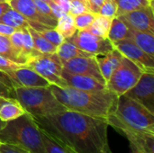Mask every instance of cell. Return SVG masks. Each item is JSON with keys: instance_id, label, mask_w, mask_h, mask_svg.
Returning <instances> with one entry per match:
<instances>
[{"instance_id": "22", "label": "cell", "mask_w": 154, "mask_h": 153, "mask_svg": "<svg viewBox=\"0 0 154 153\" xmlns=\"http://www.w3.org/2000/svg\"><path fill=\"white\" fill-rule=\"evenodd\" d=\"M28 30L31 33V36L32 38L34 48L41 53V54H52L56 53L58 46L51 43L48 41L38 31L32 27H28Z\"/></svg>"}, {"instance_id": "16", "label": "cell", "mask_w": 154, "mask_h": 153, "mask_svg": "<svg viewBox=\"0 0 154 153\" xmlns=\"http://www.w3.org/2000/svg\"><path fill=\"white\" fill-rule=\"evenodd\" d=\"M61 77L67 83L68 87L76 89L85 91H100L106 89V86L105 84H102L96 78L88 76L74 74L62 69Z\"/></svg>"}, {"instance_id": "42", "label": "cell", "mask_w": 154, "mask_h": 153, "mask_svg": "<svg viewBox=\"0 0 154 153\" xmlns=\"http://www.w3.org/2000/svg\"><path fill=\"white\" fill-rule=\"evenodd\" d=\"M41 1H43V2H46V3H48V4H49V3H51L52 0H41Z\"/></svg>"}, {"instance_id": "25", "label": "cell", "mask_w": 154, "mask_h": 153, "mask_svg": "<svg viewBox=\"0 0 154 153\" xmlns=\"http://www.w3.org/2000/svg\"><path fill=\"white\" fill-rule=\"evenodd\" d=\"M42 130V129H41ZM42 141L44 144V149L46 153H75L69 148L62 144L61 142H58L47 133L42 130Z\"/></svg>"}, {"instance_id": "41", "label": "cell", "mask_w": 154, "mask_h": 153, "mask_svg": "<svg viewBox=\"0 0 154 153\" xmlns=\"http://www.w3.org/2000/svg\"><path fill=\"white\" fill-rule=\"evenodd\" d=\"M5 124H6V122H5V121H3V120H1L0 119V132L3 130V128L5 126Z\"/></svg>"}, {"instance_id": "33", "label": "cell", "mask_w": 154, "mask_h": 153, "mask_svg": "<svg viewBox=\"0 0 154 153\" xmlns=\"http://www.w3.org/2000/svg\"><path fill=\"white\" fill-rule=\"evenodd\" d=\"M33 2H34L36 7L38 8V10L42 14H43L44 15H47L49 17L56 19L54 14H53V13H52V11H51V6H50V5L48 3L41 1V0H33Z\"/></svg>"}, {"instance_id": "32", "label": "cell", "mask_w": 154, "mask_h": 153, "mask_svg": "<svg viewBox=\"0 0 154 153\" xmlns=\"http://www.w3.org/2000/svg\"><path fill=\"white\" fill-rule=\"evenodd\" d=\"M25 65L23 64H19L16 62H14L3 56L0 55V70H12V69H16L22 67H24Z\"/></svg>"}, {"instance_id": "20", "label": "cell", "mask_w": 154, "mask_h": 153, "mask_svg": "<svg viewBox=\"0 0 154 153\" xmlns=\"http://www.w3.org/2000/svg\"><path fill=\"white\" fill-rule=\"evenodd\" d=\"M56 54L58 57L60 59V60H68L73 58H78V57H91L94 56L90 53H88L81 49L78 48L75 46L73 43L70 41H67L66 39L64 41L58 46Z\"/></svg>"}, {"instance_id": "44", "label": "cell", "mask_w": 154, "mask_h": 153, "mask_svg": "<svg viewBox=\"0 0 154 153\" xmlns=\"http://www.w3.org/2000/svg\"><path fill=\"white\" fill-rule=\"evenodd\" d=\"M131 153H141V152H139V151H132V152Z\"/></svg>"}, {"instance_id": "8", "label": "cell", "mask_w": 154, "mask_h": 153, "mask_svg": "<svg viewBox=\"0 0 154 153\" xmlns=\"http://www.w3.org/2000/svg\"><path fill=\"white\" fill-rule=\"evenodd\" d=\"M67 41L73 43L82 50L94 56H104L115 48L108 38H102L92 34L88 30L78 31Z\"/></svg>"}, {"instance_id": "19", "label": "cell", "mask_w": 154, "mask_h": 153, "mask_svg": "<svg viewBox=\"0 0 154 153\" xmlns=\"http://www.w3.org/2000/svg\"><path fill=\"white\" fill-rule=\"evenodd\" d=\"M129 39L150 56L154 57V35L130 28Z\"/></svg>"}, {"instance_id": "28", "label": "cell", "mask_w": 154, "mask_h": 153, "mask_svg": "<svg viewBox=\"0 0 154 153\" xmlns=\"http://www.w3.org/2000/svg\"><path fill=\"white\" fill-rule=\"evenodd\" d=\"M96 14L91 13L90 11H87L84 12L80 14L75 15L74 16V22H75V25L78 31H84L87 30L91 23H93L95 17H96Z\"/></svg>"}, {"instance_id": "7", "label": "cell", "mask_w": 154, "mask_h": 153, "mask_svg": "<svg viewBox=\"0 0 154 153\" xmlns=\"http://www.w3.org/2000/svg\"><path fill=\"white\" fill-rule=\"evenodd\" d=\"M26 66L45 78L51 85L67 87L68 85L61 77L62 63L56 53L41 54L32 59Z\"/></svg>"}, {"instance_id": "37", "label": "cell", "mask_w": 154, "mask_h": 153, "mask_svg": "<svg viewBox=\"0 0 154 153\" xmlns=\"http://www.w3.org/2000/svg\"><path fill=\"white\" fill-rule=\"evenodd\" d=\"M49 5H50V6H51V11H52V13H53V14H54V16H55V18L58 20L60 16H62L64 14H67V13H64L63 12V10L52 0L51 3H49Z\"/></svg>"}, {"instance_id": "4", "label": "cell", "mask_w": 154, "mask_h": 153, "mask_svg": "<svg viewBox=\"0 0 154 153\" xmlns=\"http://www.w3.org/2000/svg\"><path fill=\"white\" fill-rule=\"evenodd\" d=\"M106 121L115 129L124 127L154 133V114L125 95L118 96L116 108Z\"/></svg>"}, {"instance_id": "36", "label": "cell", "mask_w": 154, "mask_h": 153, "mask_svg": "<svg viewBox=\"0 0 154 153\" xmlns=\"http://www.w3.org/2000/svg\"><path fill=\"white\" fill-rule=\"evenodd\" d=\"M0 96L5 97H14V89L8 87L1 80H0Z\"/></svg>"}, {"instance_id": "46", "label": "cell", "mask_w": 154, "mask_h": 153, "mask_svg": "<svg viewBox=\"0 0 154 153\" xmlns=\"http://www.w3.org/2000/svg\"><path fill=\"white\" fill-rule=\"evenodd\" d=\"M3 1H5V0H0V2H3Z\"/></svg>"}, {"instance_id": "40", "label": "cell", "mask_w": 154, "mask_h": 153, "mask_svg": "<svg viewBox=\"0 0 154 153\" xmlns=\"http://www.w3.org/2000/svg\"><path fill=\"white\" fill-rule=\"evenodd\" d=\"M11 8V5L9 4V2L7 1H3V2H0V16L5 14L7 10H9Z\"/></svg>"}, {"instance_id": "5", "label": "cell", "mask_w": 154, "mask_h": 153, "mask_svg": "<svg viewBox=\"0 0 154 153\" xmlns=\"http://www.w3.org/2000/svg\"><path fill=\"white\" fill-rule=\"evenodd\" d=\"M14 97L20 103L26 113L32 116H49L67 110L51 92L46 87H15Z\"/></svg>"}, {"instance_id": "26", "label": "cell", "mask_w": 154, "mask_h": 153, "mask_svg": "<svg viewBox=\"0 0 154 153\" xmlns=\"http://www.w3.org/2000/svg\"><path fill=\"white\" fill-rule=\"evenodd\" d=\"M116 3L117 5L116 17L142 7L153 5H151L147 0H116Z\"/></svg>"}, {"instance_id": "18", "label": "cell", "mask_w": 154, "mask_h": 153, "mask_svg": "<svg viewBox=\"0 0 154 153\" xmlns=\"http://www.w3.org/2000/svg\"><path fill=\"white\" fill-rule=\"evenodd\" d=\"M26 112L20 103L14 97L0 96V119L8 122L20 117Z\"/></svg>"}, {"instance_id": "11", "label": "cell", "mask_w": 154, "mask_h": 153, "mask_svg": "<svg viewBox=\"0 0 154 153\" xmlns=\"http://www.w3.org/2000/svg\"><path fill=\"white\" fill-rule=\"evenodd\" d=\"M61 63L63 69L70 73L94 78L106 86V82L100 72L96 56L73 58L68 60H61Z\"/></svg>"}, {"instance_id": "12", "label": "cell", "mask_w": 154, "mask_h": 153, "mask_svg": "<svg viewBox=\"0 0 154 153\" xmlns=\"http://www.w3.org/2000/svg\"><path fill=\"white\" fill-rule=\"evenodd\" d=\"M129 28L154 35L153 5L142 7L118 16Z\"/></svg>"}, {"instance_id": "34", "label": "cell", "mask_w": 154, "mask_h": 153, "mask_svg": "<svg viewBox=\"0 0 154 153\" xmlns=\"http://www.w3.org/2000/svg\"><path fill=\"white\" fill-rule=\"evenodd\" d=\"M0 153H29L20 148H17L15 146H12L9 144L2 143L0 145Z\"/></svg>"}, {"instance_id": "2", "label": "cell", "mask_w": 154, "mask_h": 153, "mask_svg": "<svg viewBox=\"0 0 154 153\" xmlns=\"http://www.w3.org/2000/svg\"><path fill=\"white\" fill-rule=\"evenodd\" d=\"M50 88L67 110L92 117L106 119L114 112L118 99V96L107 88L100 91H85L55 85H50Z\"/></svg>"}, {"instance_id": "29", "label": "cell", "mask_w": 154, "mask_h": 153, "mask_svg": "<svg viewBox=\"0 0 154 153\" xmlns=\"http://www.w3.org/2000/svg\"><path fill=\"white\" fill-rule=\"evenodd\" d=\"M48 41H50L51 43L56 45V46H59L60 45L65 38L55 29V28H47V29H44V30H42L39 32Z\"/></svg>"}, {"instance_id": "27", "label": "cell", "mask_w": 154, "mask_h": 153, "mask_svg": "<svg viewBox=\"0 0 154 153\" xmlns=\"http://www.w3.org/2000/svg\"><path fill=\"white\" fill-rule=\"evenodd\" d=\"M0 55L17 63V59L15 57L9 36L0 34Z\"/></svg>"}, {"instance_id": "30", "label": "cell", "mask_w": 154, "mask_h": 153, "mask_svg": "<svg viewBox=\"0 0 154 153\" xmlns=\"http://www.w3.org/2000/svg\"><path fill=\"white\" fill-rule=\"evenodd\" d=\"M116 11H117V5L116 0H105L100 7L98 14L113 19L116 17Z\"/></svg>"}, {"instance_id": "14", "label": "cell", "mask_w": 154, "mask_h": 153, "mask_svg": "<svg viewBox=\"0 0 154 153\" xmlns=\"http://www.w3.org/2000/svg\"><path fill=\"white\" fill-rule=\"evenodd\" d=\"M9 4L14 10L17 11L26 19L50 28L56 27L58 20L42 14L36 7L33 0H11Z\"/></svg>"}, {"instance_id": "23", "label": "cell", "mask_w": 154, "mask_h": 153, "mask_svg": "<svg viewBox=\"0 0 154 153\" xmlns=\"http://www.w3.org/2000/svg\"><path fill=\"white\" fill-rule=\"evenodd\" d=\"M112 19L105 17L100 14H97L91 25L87 29L92 34L102 38H108V32L111 26Z\"/></svg>"}, {"instance_id": "9", "label": "cell", "mask_w": 154, "mask_h": 153, "mask_svg": "<svg viewBox=\"0 0 154 153\" xmlns=\"http://www.w3.org/2000/svg\"><path fill=\"white\" fill-rule=\"evenodd\" d=\"M112 43L115 49L120 51L124 57L136 64L143 72L154 73V57L144 52L133 41L125 39Z\"/></svg>"}, {"instance_id": "6", "label": "cell", "mask_w": 154, "mask_h": 153, "mask_svg": "<svg viewBox=\"0 0 154 153\" xmlns=\"http://www.w3.org/2000/svg\"><path fill=\"white\" fill-rule=\"evenodd\" d=\"M143 71L136 64L123 57L121 63L106 82V88L116 96L125 95L140 79Z\"/></svg>"}, {"instance_id": "38", "label": "cell", "mask_w": 154, "mask_h": 153, "mask_svg": "<svg viewBox=\"0 0 154 153\" xmlns=\"http://www.w3.org/2000/svg\"><path fill=\"white\" fill-rule=\"evenodd\" d=\"M15 31H16L15 28L11 27V26H9V25H6V24H5V23H0V34L6 35V36H10V35L13 34Z\"/></svg>"}, {"instance_id": "24", "label": "cell", "mask_w": 154, "mask_h": 153, "mask_svg": "<svg viewBox=\"0 0 154 153\" xmlns=\"http://www.w3.org/2000/svg\"><path fill=\"white\" fill-rule=\"evenodd\" d=\"M55 29L65 39L70 38L77 32V28L74 22V16L69 13L64 14L58 19Z\"/></svg>"}, {"instance_id": "45", "label": "cell", "mask_w": 154, "mask_h": 153, "mask_svg": "<svg viewBox=\"0 0 154 153\" xmlns=\"http://www.w3.org/2000/svg\"><path fill=\"white\" fill-rule=\"evenodd\" d=\"M5 1H7V2H9V1H11V0H5Z\"/></svg>"}, {"instance_id": "48", "label": "cell", "mask_w": 154, "mask_h": 153, "mask_svg": "<svg viewBox=\"0 0 154 153\" xmlns=\"http://www.w3.org/2000/svg\"><path fill=\"white\" fill-rule=\"evenodd\" d=\"M84 1H88V0H84Z\"/></svg>"}, {"instance_id": "39", "label": "cell", "mask_w": 154, "mask_h": 153, "mask_svg": "<svg viewBox=\"0 0 154 153\" xmlns=\"http://www.w3.org/2000/svg\"><path fill=\"white\" fill-rule=\"evenodd\" d=\"M64 13H69L70 9V0H53Z\"/></svg>"}, {"instance_id": "43", "label": "cell", "mask_w": 154, "mask_h": 153, "mask_svg": "<svg viewBox=\"0 0 154 153\" xmlns=\"http://www.w3.org/2000/svg\"><path fill=\"white\" fill-rule=\"evenodd\" d=\"M147 1H148L151 5H153V0H147Z\"/></svg>"}, {"instance_id": "3", "label": "cell", "mask_w": 154, "mask_h": 153, "mask_svg": "<svg viewBox=\"0 0 154 153\" xmlns=\"http://www.w3.org/2000/svg\"><path fill=\"white\" fill-rule=\"evenodd\" d=\"M0 142L29 153H46L42 130L28 113L6 122L0 132Z\"/></svg>"}, {"instance_id": "17", "label": "cell", "mask_w": 154, "mask_h": 153, "mask_svg": "<svg viewBox=\"0 0 154 153\" xmlns=\"http://www.w3.org/2000/svg\"><path fill=\"white\" fill-rule=\"evenodd\" d=\"M123 57L124 56L122 55V53L118 51L116 49H114L109 53L102 57L96 56L100 72L103 78H105L106 82H107V80L113 74V72L119 66Z\"/></svg>"}, {"instance_id": "15", "label": "cell", "mask_w": 154, "mask_h": 153, "mask_svg": "<svg viewBox=\"0 0 154 153\" xmlns=\"http://www.w3.org/2000/svg\"><path fill=\"white\" fill-rule=\"evenodd\" d=\"M128 140L132 151L141 153H154V133L138 132L124 127L116 128Z\"/></svg>"}, {"instance_id": "13", "label": "cell", "mask_w": 154, "mask_h": 153, "mask_svg": "<svg viewBox=\"0 0 154 153\" xmlns=\"http://www.w3.org/2000/svg\"><path fill=\"white\" fill-rule=\"evenodd\" d=\"M9 78L14 88L15 87H46L51 84L27 66L4 71Z\"/></svg>"}, {"instance_id": "47", "label": "cell", "mask_w": 154, "mask_h": 153, "mask_svg": "<svg viewBox=\"0 0 154 153\" xmlns=\"http://www.w3.org/2000/svg\"><path fill=\"white\" fill-rule=\"evenodd\" d=\"M1 144H2V142H0V145H1Z\"/></svg>"}, {"instance_id": "31", "label": "cell", "mask_w": 154, "mask_h": 153, "mask_svg": "<svg viewBox=\"0 0 154 153\" xmlns=\"http://www.w3.org/2000/svg\"><path fill=\"white\" fill-rule=\"evenodd\" d=\"M89 11L88 1L84 0H70V9L69 14L73 16L80 14L84 12Z\"/></svg>"}, {"instance_id": "10", "label": "cell", "mask_w": 154, "mask_h": 153, "mask_svg": "<svg viewBox=\"0 0 154 153\" xmlns=\"http://www.w3.org/2000/svg\"><path fill=\"white\" fill-rule=\"evenodd\" d=\"M154 114V75L143 72L138 82L125 94Z\"/></svg>"}, {"instance_id": "21", "label": "cell", "mask_w": 154, "mask_h": 153, "mask_svg": "<svg viewBox=\"0 0 154 153\" xmlns=\"http://www.w3.org/2000/svg\"><path fill=\"white\" fill-rule=\"evenodd\" d=\"M129 35L130 28L128 27V25L119 17L113 18L108 32V39L112 42H114L129 39Z\"/></svg>"}, {"instance_id": "35", "label": "cell", "mask_w": 154, "mask_h": 153, "mask_svg": "<svg viewBox=\"0 0 154 153\" xmlns=\"http://www.w3.org/2000/svg\"><path fill=\"white\" fill-rule=\"evenodd\" d=\"M105 0H88V9L91 13L98 14L101 5H103Z\"/></svg>"}, {"instance_id": "1", "label": "cell", "mask_w": 154, "mask_h": 153, "mask_svg": "<svg viewBox=\"0 0 154 153\" xmlns=\"http://www.w3.org/2000/svg\"><path fill=\"white\" fill-rule=\"evenodd\" d=\"M32 117L42 131L75 153H113L107 136L109 125L105 118L69 110Z\"/></svg>"}]
</instances>
